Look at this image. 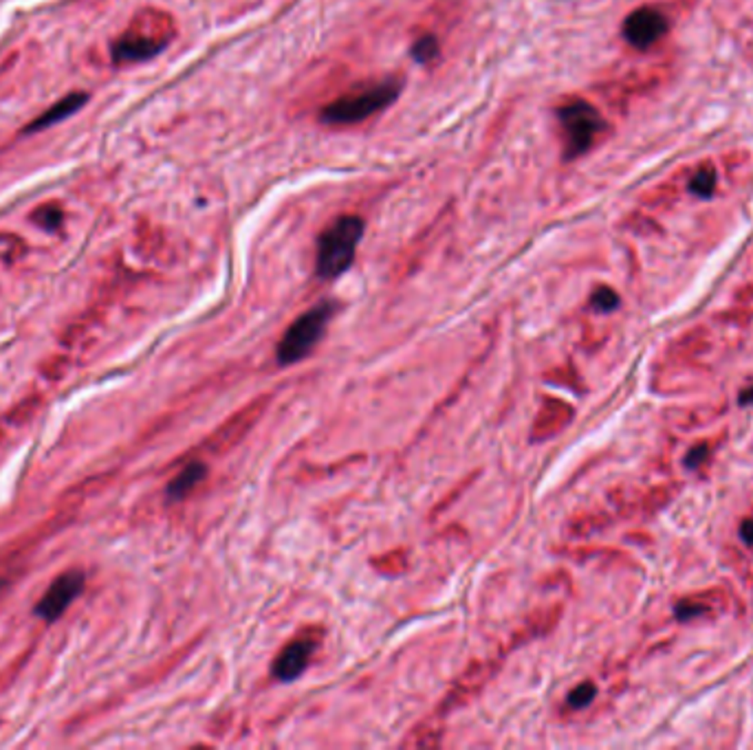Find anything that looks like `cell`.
<instances>
[{"label": "cell", "instance_id": "10", "mask_svg": "<svg viewBox=\"0 0 753 750\" xmlns=\"http://www.w3.org/2000/svg\"><path fill=\"white\" fill-rule=\"evenodd\" d=\"M82 587H84V572L77 570V567L62 572L58 579L46 587L45 597L35 606V614L45 621H55L80 597Z\"/></svg>", "mask_w": 753, "mask_h": 750}, {"label": "cell", "instance_id": "30", "mask_svg": "<svg viewBox=\"0 0 753 750\" xmlns=\"http://www.w3.org/2000/svg\"><path fill=\"white\" fill-rule=\"evenodd\" d=\"M740 538L747 546H753V515L745 518V522L740 526Z\"/></svg>", "mask_w": 753, "mask_h": 750}, {"label": "cell", "instance_id": "11", "mask_svg": "<svg viewBox=\"0 0 753 750\" xmlns=\"http://www.w3.org/2000/svg\"><path fill=\"white\" fill-rule=\"evenodd\" d=\"M496 671H498V660H485V663L481 660V663L471 665L470 669H467L465 674L454 682V686H451L450 694L445 696L443 705H441L439 711L448 713L451 711V708L463 706L465 702H470L471 697H476L482 689H485V685L493 678V676H496Z\"/></svg>", "mask_w": 753, "mask_h": 750}, {"label": "cell", "instance_id": "18", "mask_svg": "<svg viewBox=\"0 0 753 750\" xmlns=\"http://www.w3.org/2000/svg\"><path fill=\"white\" fill-rule=\"evenodd\" d=\"M716 187H718V170L711 161H703L692 170L689 174L688 190L692 192L696 199H711L716 194Z\"/></svg>", "mask_w": 753, "mask_h": 750}, {"label": "cell", "instance_id": "24", "mask_svg": "<svg viewBox=\"0 0 753 750\" xmlns=\"http://www.w3.org/2000/svg\"><path fill=\"white\" fill-rule=\"evenodd\" d=\"M590 306L599 312H610L619 306V295L610 286H597L595 293L590 295Z\"/></svg>", "mask_w": 753, "mask_h": 750}, {"label": "cell", "instance_id": "25", "mask_svg": "<svg viewBox=\"0 0 753 750\" xmlns=\"http://www.w3.org/2000/svg\"><path fill=\"white\" fill-rule=\"evenodd\" d=\"M436 55H439V43H436L434 35H421L417 43L412 44V57L421 62V64H428Z\"/></svg>", "mask_w": 753, "mask_h": 750}, {"label": "cell", "instance_id": "21", "mask_svg": "<svg viewBox=\"0 0 753 750\" xmlns=\"http://www.w3.org/2000/svg\"><path fill=\"white\" fill-rule=\"evenodd\" d=\"M441 737H443L441 726L423 722L408 733V737L403 739L401 746L403 748H436V746H441Z\"/></svg>", "mask_w": 753, "mask_h": 750}, {"label": "cell", "instance_id": "7", "mask_svg": "<svg viewBox=\"0 0 753 750\" xmlns=\"http://www.w3.org/2000/svg\"><path fill=\"white\" fill-rule=\"evenodd\" d=\"M669 31V18L663 9L654 5H641L626 15L621 25V35L632 49L648 51L657 46Z\"/></svg>", "mask_w": 753, "mask_h": 750}, {"label": "cell", "instance_id": "14", "mask_svg": "<svg viewBox=\"0 0 753 750\" xmlns=\"http://www.w3.org/2000/svg\"><path fill=\"white\" fill-rule=\"evenodd\" d=\"M727 601L723 590H708L703 595H689L681 598L674 607L679 621H694V618H709L718 612H725Z\"/></svg>", "mask_w": 753, "mask_h": 750}, {"label": "cell", "instance_id": "29", "mask_svg": "<svg viewBox=\"0 0 753 750\" xmlns=\"http://www.w3.org/2000/svg\"><path fill=\"white\" fill-rule=\"evenodd\" d=\"M23 570H7V567H0V598L7 595L9 587L14 586V581L18 579Z\"/></svg>", "mask_w": 753, "mask_h": 750}, {"label": "cell", "instance_id": "3", "mask_svg": "<svg viewBox=\"0 0 753 750\" xmlns=\"http://www.w3.org/2000/svg\"><path fill=\"white\" fill-rule=\"evenodd\" d=\"M558 123L564 142L566 159H578L593 150L609 133V122L599 108L586 102L584 97H569L558 106Z\"/></svg>", "mask_w": 753, "mask_h": 750}, {"label": "cell", "instance_id": "17", "mask_svg": "<svg viewBox=\"0 0 753 750\" xmlns=\"http://www.w3.org/2000/svg\"><path fill=\"white\" fill-rule=\"evenodd\" d=\"M205 476H207V467L203 465V462L201 460L188 462V465L176 473L174 480L168 484V496L174 499L188 498L190 493L205 480Z\"/></svg>", "mask_w": 753, "mask_h": 750}, {"label": "cell", "instance_id": "20", "mask_svg": "<svg viewBox=\"0 0 753 750\" xmlns=\"http://www.w3.org/2000/svg\"><path fill=\"white\" fill-rule=\"evenodd\" d=\"M29 242L15 232H0V264H18L27 258Z\"/></svg>", "mask_w": 753, "mask_h": 750}, {"label": "cell", "instance_id": "22", "mask_svg": "<svg viewBox=\"0 0 753 750\" xmlns=\"http://www.w3.org/2000/svg\"><path fill=\"white\" fill-rule=\"evenodd\" d=\"M71 363H73L71 354H66V352L54 354V357L45 359L43 366H40V374H43V377H45V381L60 383L62 379L69 377Z\"/></svg>", "mask_w": 753, "mask_h": 750}, {"label": "cell", "instance_id": "26", "mask_svg": "<svg viewBox=\"0 0 753 750\" xmlns=\"http://www.w3.org/2000/svg\"><path fill=\"white\" fill-rule=\"evenodd\" d=\"M606 522H609V519H606L604 515H599V513L580 515V518L573 519V533L575 535H590V533H595V530L604 528Z\"/></svg>", "mask_w": 753, "mask_h": 750}, {"label": "cell", "instance_id": "19", "mask_svg": "<svg viewBox=\"0 0 753 750\" xmlns=\"http://www.w3.org/2000/svg\"><path fill=\"white\" fill-rule=\"evenodd\" d=\"M64 216L66 212L60 201H45L31 210L29 221L34 222L35 227L45 229V232H58V229L64 225Z\"/></svg>", "mask_w": 753, "mask_h": 750}, {"label": "cell", "instance_id": "13", "mask_svg": "<svg viewBox=\"0 0 753 750\" xmlns=\"http://www.w3.org/2000/svg\"><path fill=\"white\" fill-rule=\"evenodd\" d=\"M45 405V397L40 392L27 394L25 399H20L18 403L12 405L5 414H0V445H5L14 434H18L20 429L31 425L35 420V416L40 414Z\"/></svg>", "mask_w": 753, "mask_h": 750}, {"label": "cell", "instance_id": "6", "mask_svg": "<svg viewBox=\"0 0 753 750\" xmlns=\"http://www.w3.org/2000/svg\"><path fill=\"white\" fill-rule=\"evenodd\" d=\"M269 403H272V397H269V394H263V397L249 400V403L243 405L241 410L233 411L230 419L223 420V423L212 431L210 439L203 442L205 453L221 456V453H227L236 445H241L249 431H252L258 420L263 419V414L267 411Z\"/></svg>", "mask_w": 753, "mask_h": 750}, {"label": "cell", "instance_id": "5", "mask_svg": "<svg viewBox=\"0 0 753 750\" xmlns=\"http://www.w3.org/2000/svg\"><path fill=\"white\" fill-rule=\"evenodd\" d=\"M333 301H320L318 306H313V309L306 311L304 315H300L298 320L287 328V332H284L282 340L278 343L280 366H293L300 359H304L306 354L313 352V348L318 346V341L324 337L326 326L333 320Z\"/></svg>", "mask_w": 753, "mask_h": 750}, {"label": "cell", "instance_id": "1", "mask_svg": "<svg viewBox=\"0 0 753 750\" xmlns=\"http://www.w3.org/2000/svg\"><path fill=\"white\" fill-rule=\"evenodd\" d=\"M176 35L174 18L157 7H144L133 15L126 29L113 40L111 57L117 66L153 60Z\"/></svg>", "mask_w": 753, "mask_h": 750}, {"label": "cell", "instance_id": "15", "mask_svg": "<svg viewBox=\"0 0 753 750\" xmlns=\"http://www.w3.org/2000/svg\"><path fill=\"white\" fill-rule=\"evenodd\" d=\"M113 476H115V473H95V476H88L86 480L77 482L75 487L66 488V491L62 493L55 504H60V507L71 508V510H75V513H80V510L86 507L88 499L100 496L104 488L111 484Z\"/></svg>", "mask_w": 753, "mask_h": 750}, {"label": "cell", "instance_id": "4", "mask_svg": "<svg viewBox=\"0 0 753 750\" xmlns=\"http://www.w3.org/2000/svg\"><path fill=\"white\" fill-rule=\"evenodd\" d=\"M363 236V221L360 216H340L333 225L322 232L318 241L315 269L324 280H335L346 273L357 253V244Z\"/></svg>", "mask_w": 753, "mask_h": 750}, {"label": "cell", "instance_id": "2", "mask_svg": "<svg viewBox=\"0 0 753 750\" xmlns=\"http://www.w3.org/2000/svg\"><path fill=\"white\" fill-rule=\"evenodd\" d=\"M401 93V82L399 80H379L352 88L351 93H344L337 100L326 104L320 113V122L331 128H348L355 123L366 122L383 113L388 106L397 102Z\"/></svg>", "mask_w": 753, "mask_h": 750}, {"label": "cell", "instance_id": "9", "mask_svg": "<svg viewBox=\"0 0 753 750\" xmlns=\"http://www.w3.org/2000/svg\"><path fill=\"white\" fill-rule=\"evenodd\" d=\"M322 638H324V632H322V627H318V625L302 629L291 643L284 645V649L275 658L273 678L282 682L300 678L306 666H309L313 654L318 651Z\"/></svg>", "mask_w": 753, "mask_h": 750}, {"label": "cell", "instance_id": "28", "mask_svg": "<svg viewBox=\"0 0 753 750\" xmlns=\"http://www.w3.org/2000/svg\"><path fill=\"white\" fill-rule=\"evenodd\" d=\"M709 449H711L709 442H699V445H694L692 451H689L688 458H685V465H688L689 469L703 465V462L709 458V453H711Z\"/></svg>", "mask_w": 753, "mask_h": 750}, {"label": "cell", "instance_id": "16", "mask_svg": "<svg viewBox=\"0 0 753 750\" xmlns=\"http://www.w3.org/2000/svg\"><path fill=\"white\" fill-rule=\"evenodd\" d=\"M86 100H88L86 93H71V95L62 97V100L58 104H54V106H51L49 111L40 114V117L35 119V122H31L29 123V130H31V133H35V130H45V128H49L51 123L62 122V119H66V117H69V114L75 113L77 108L84 106Z\"/></svg>", "mask_w": 753, "mask_h": 750}, {"label": "cell", "instance_id": "8", "mask_svg": "<svg viewBox=\"0 0 753 750\" xmlns=\"http://www.w3.org/2000/svg\"><path fill=\"white\" fill-rule=\"evenodd\" d=\"M40 62V46L34 40L12 44L9 49L0 51V102L14 95Z\"/></svg>", "mask_w": 753, "mask_h": 750}, {"label": "cell", "instance_id": "27", "mask_svg": "<svg viewBox=\"0 0 753 750\" xmlns=\"http://www.w3.org/2000/svg\"><path fill=\"white\" fill-rule=\"evenodd\" d=\"M595 694H597V689L593 682H581V685L575 686V689L569 694V705L573 708L589 706L590 702L595 700Z\"/></svg>", "mask_w": 753, "mask_h": 750}, {"label": "cell", "instance_id": "12", "mask_svg": "<svg viewBox=\"0 0 753 750\" xmlns=\"http://www.w3.org/2000/svg\"><path fill=\"white\" fill-rule=\"evenodd\" d=\"M575 410L573 405L566 403L562 399L555 397H544L542 405H540L536 420H533L531 427V440L533 442H544L560 436L566 427L573 420Z\"/></svg>", "mask_w": 753, "mask_h": 750}, {"label": "cell", "instance_id": "23", "mask_svg": "<svg viewBox=\"0 0 753 750\" xmlns=\"http://www.w3.org/2000/svg\"><path fill=\"white\" fill-rule=\"evenodd\" d=\"M372 566H375L379 572H383V575H401V572L408 567L406 552L403 550L386 552V555L372 559Z\"/></svg>", "mask_w": 753, "mask_h": 750}]
</instances>
